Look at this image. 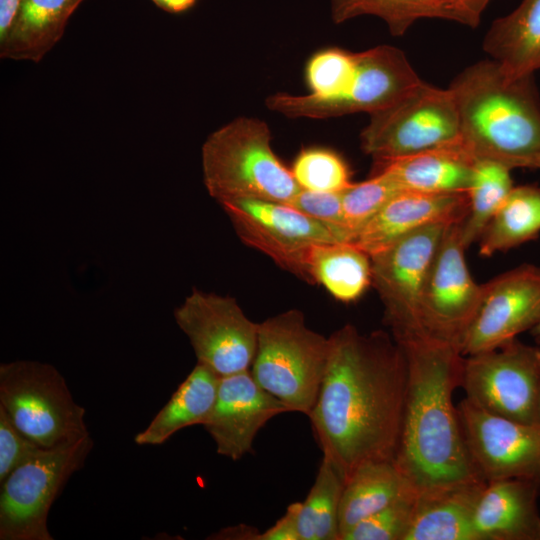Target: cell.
<instances>
[{"mask_svg": "<svg viewBox=\"0 0 540 540\" xmlns=\"http://www.w3.org/2000/svg\"><path fill=\"white\" fill-rule=\"evenodd\" d=\"M269 126L238 117L212 132L201 150L203 182L218 203L260 199L289 203L301 190L272 148Z\"/></svg>", "mask_w": 540, "mask_h": 540, "instance_id": "4", "label": "cell"}, {"mask_svg": "<svg viewBox=\"0 0 540 540\" xmlns=\"http://www.w3.org/2000/svg\"><path fill=\"white\" fill-rule=\"evenodd\" d=\"M220 378L197 363L148 426L136 434L135 443L160 445L183 428L203 425L215 404Z\"/></svg>", "mask_w": 540, "mask_h": 540, "instance_id": "23", "label": "cell"}, {"mask_svg": "<svg viewBox=\"0 0 540 540\" xmlns=\"http://www.w3.org/2000/svg\"><path fill=\"white\" fill-rule=\"evenodd\" d=\"M448 225L421 228L370 256L372 285L382 301L384 321L393 337L425 332L420 317L422 296Z\"/></svg>", "mask_w": 540, "mask_h": 540, "instance_id": "13", "label": "cell"}, {"mask_svg": "<svg viewBox=\"0 0 540 540\" xmlns=\"http://www.w3.org/2000/svg\"><path fill=\"white\" fill-rule=\"evenodd\" d=\"M344 478L323 455L315 481L297 513L299 540H340L339 509Z\"/></svg>", "mask_w": 540, "mask_h": 540, "instance_id": "29", "label": "cell"}, {"mask_svg": "<svg viewBox=\"0 0 540 540\" xmlns=\"http://www.w3.org/2000/svg\"><path fill=\"white\" fill-rule=\"evenodd\" d=\"M393 338L407 367L395 465L417 494L483 480L470 459L453 402L462 380L460 349L426 332Z\"/></svg>", "mask_w": 540, "mask_h": 540, "instance_id": "2", "label": "cell"}, {"mask_svg": "<svg viewBox=\"0 0 540 540\" xmlns=\"http://www.w3.org/2000/svg\"><path fill=\"white\" fill-rule=\"evenodd\" d=\"M402 190L384 173L375 172L369 179L351 183L341 192L345 222L351 242L358 231Z\"/></svg>", "mask_w": 540, "mask_h": 540, "instance_id": "32", "label": "cell"}, {"mask_svg": "<svg viewBox=\"0 0 540 540\" xmlns=\"http://www.w3.org/2000/svg\"><path fill=\"white\" fill-rule=\"evenodd\" d=\"M288 204L330 227L344 242H351L352 237L345 222L341 192L301 189Z\"/></svg>", "mask_w": 540, "mask_h": 540, "instance_id": "35", "label": "cell"}, {"mask_svg": "<svg viewBox=\"0 0 540 540\" xmlns=\"http://www.w3.org/2000/svg\"><path fill=\"white\" fill-rule=\"evenodd\" d=\"M90 435L75 442L41 448L0 484V539L53 540L47 519L69 478L93 449Z\"/></svg>", "mask_w": 540, "mask_h": 540, "instance_id": "8", "label": "cell"}, {"mask_svg": "<svg viewBox=\"0 0 540 540\" xmlns=\"http://www.w3.org/2000/svg\"><path fill=\"white\" fill-rule=\"evenodd\" d=\"M412 494H417L416 490L394 461L359 466L344 484L339 509L340 540L363 519Z\"/></svg>", "mask_w": 540, "mask_h": 540, "instance_id": "24", "label": "cell"}, {"mask_svg": "<svg viewBox=\"0 0 540 540\" xmlns=\"http://www.w3.org/2000/svg\"><path fill=\"white\" fill-rule=\"evenodd\" d=\"M540 482L525 478L486 482L477 500V540H540Z\"/></svg>", "mask_w": 540, "mask_h": 540, "instance_id": "19", "label": "cell"}, {"mask_svg": "<svg viewBox=\"0 0 540 540\" xmlns=\"http://www.w3.org/2000/svg\"><path fill=\"white\" fill-rule=\"evenodd\" d=\"M0 406L15 426L43 448L90 435L85 408L49 363L15 360L0 365Z\"/></svg>", "mask_w": 540, "mask_h": 540, "instance_id": "6", "label": "cell"}, {"mask_svg": "<svg viewBox=\"0 0 540 540\" xmlns=\"http://www.w3.org/2000/svg\"><path fill=\"white\" fill-rule=\"evenodd\" d=\"M284 412H290L288 406L264 390L247 370L220 378L215 404L202 426L216 452L237 461L253 451L260 429Z\"/></svg>", "mask_w": 540, "mask_h": 540, "instance_id": "17", "label": "cell"}, {"mask_svg": "<svg viewBox=\"0 0 540 540\" xmlns=\"http://www.w3.org/2000/svg\"><path fill=\"white\" fill-rule=\"evenodd\" d=\"M179 329L187 336L197 363L219 377L250 370L258 340V326L235 298L194 288L174 310Z\"/></svg>", "mask_w": 540, "mask_h": 540, "instance_id": "11", "label": "cell"}, {"mask_svg": "<svg viewBox=\"0 0 540 540\" xmlns=\"http://www.w3.org/2000/svg\"><path fill=\"white\" fill-rule=\"evenodd\" d=\"M475 158L462 143L376 165L402 191L420 193L468 192Z\"/></svg>", "mask_w": 540, "mask_h": 540, "instance_id": "20", "label": "cell"}, {"mask_svg": "<svg viewBox=\"0 0 540 540\" xmlns=\"http://www.w3.org/2000/svg\"><path fill=\"white\" fill-rule=\"evenodd\" d=\"M362 15L381 18L394 36L403 35L421 18H442L473 27L459 0H332L334 22Z\"/></svg>", "mask_w": 540, "mask_h": 540, "instance_id": "28", "label": "cell"}, {"mask_svg": "<svg viewBox=\"0 0 540 540\" xmlns=\"http://www.w3.org/2000/svg\"><path fill=\"white\" fill-rule=\"evenodd\" d=\"M326 371L308 415L316 440L346 481L361 465L394 461L406 392L401 346L382 330L346 324L330 336Z\"/></svg>", "mask_w": 540, "mask_h": 540, "instance_id": "1", "label": "cell"}, {"mask_svg": "<svg viewBox=\"0 0 540 540\" xmlns=\"http://www.w3.org/2000/svg\"><path fill=\"white\" fill-rule=\"evenodd\" d=\"M510 171V167L497 161L475 160L468 191L469 211L460 224L461 240L466 249L478 241L488 222L513 189Z\"/></svg>", "mask_w": 540, "mask_h": 540, "instance_id": "30", "label": "cell"}, {"mask_svg": "<svg viewBox=\"0 0 540 540\" xmlns=\"http://www.w3.org/2000/svg\"><path fill=\"white\" fill-rule=\"evenodd\" d=\"M260 532L256 529L246 526L238 525L234 527H227L219 530L218 532L210 535L207 539L218 540H258Z\"/></svg>", "mask_w": 540, "mask_h": 540, "instance_id": "39", "label": "cell"}, {"mask_svg": "<svg viewBox=\"0 0 540 540\" xmlns=\"http://www.w3.org/2000/svg\"><path fill=\"white\" fill-rule=\"evenodd\" d=\"M161 9L171 12L179 13L189 9L194 5L196 0H152Z\"/></svg>", "mask_w": 540, "mask_h": 540, "instance_id": "41", "label": "cell"}, {"mask_svg": "<svg viewBox=\"0 0 540 540\" xmlns=\"http://www.w3.org/2000/svg\"><path fill=\"white\" fill-rule=\"evenodd\" d=\"M468 211V192L402 191L358 231L351 243L372 256L421 228L462 221Z\"/></svg>", "mask_w": 540, "mask_h": 540, "instance_id": "18", "label": "cell"}, {"mask_svg": "<svg viewBox=\"0 0 540 540\" xmlns=\"http://www.w3.org/2000/svg\"><path fill=\"white\" fill-rule=\"evenodd\" d=\"M460 224H449L443 234L427 277L420 313L426 333L459 349L482 297V285L475 282L466 263Z\"/></svg>", "mask_w": 540, "mask_h": 540, "instance_id": "15", "label": "cell"}, {"mask_svg": "<svg viewBox=\"0 0 540 540\" xmlns=\"http://www.w3.org/2000/svg\"><path fill=\"white\" fill-rule=\"evenodd\" d=\"M309 283L323 286L336 300L351 303L372 285L369 254L351 242L313 246L307 261Z\"/></svg>", "mask_w": 540, "mask_h": 540, "instance_id": "26", "label": "cell"}, {"mask_svg": "<svg viewBox=\"0 0 540 540\" xmlns=\"http://www.w3.org/2000/svg\"><path fill=\"white\" fill-rule=\"evenodd\" d=\"M356 73V53L328 48L315 53L307 62L305 77L310 94L332 98L344 94Z\"/></svg>", "mask_w": 540, "mask_h": 540, "instance_id": "33", "label": "cell"}, {"mask_svg": "<svg viewBox=\"0 0 540 540\" xmlns=\"http://www.w3.org/2000/svg\"><path fill=\"white\" fill-rule=\"evenodd\" d=\"M463 147L477 159L529 168L540 155V102L533 76L508 78L494 60L479 61L448 88Z\"/></svg>", "mask_w": 540, "mask_h": 540, "instance_id": "3", "label": "cell"}, {"mask_svg": "<svg viewBox=\"0 0 540 540\" xmlns=\"http://www.w3.org/2000/svg\"><path fill=\"white\" fill-rule=\"evenodd\" d=\"M529 168L540 169V155L531 162Z\"/></svg>", "mask_w": 540, "mask_h": 540, "instance_id": "43", "label": "cell"}, {"mask_svg": "<svg viewBox=\"0 0 540 540\" xmlns=\"http://www.w3.org/2000/svg\"><path fill=\"white\" fill-rule=\"evenodd\" d=\"M41 446L23 434L0 406V484L18 466L35 456Z\"/></svg>", "mask_w": 540, "mask_h": 540, "instance_id": "36", "label": "cell"}, {"mask_svg": "<svg viewBox=\"0 0 540 540\" xmlns=\"http://www.w3.org/2000/svg\"><path fill=\"white\" fill-rule=\"evenodd\" d=\"M485 484L478 479L418 494L404 540H477L473 515Z\"/></svg>", "mask_w": 540, "mask_h": 540, "instance_id": "21", "label": "cell"}, {"mask_svg": "<svg viewBox=\"0 0 540 540\" xmlns=\"http://www.w3.org/2000/svg\"><path fill=\"white\" fill-rule=\"evenodd\" d=\"M540 233V187H513L478 239L479 254L490 257L535 239Z\"/></svg>", "mask_w": 540, "mask_h": 540, "instance_id": "27", "label": "cell"}, {"mask_svg": "<svg viewBox=\"0 0 540 540\" xmlns=\"http://www.w3.org/2000/svg\"><path fill=\"white\" fill-rule=\"evenodd\" d=\"M291 172L301 189L318 192H342L351 183L345 160L323 147L302 149L295 157Z\"/></svg>", "mask_w": 540, "mask_h": 540, "instance_id": "31", "label": "cell"}, {"mask_svg": "<svg viewBox=\"0 0 540 540\" xmlns=\"http://www.w3.org/2000/svg\"><path fill=\"white\" fill-rule=\"evenodd\" d=\"M457 410L470 459L484 481L525 478L540 482V425L492 414L466 397Z\"/></svg>", "mask_w": 540, "mask_h": 540, "instance_id": "14", "label": "cell"}, {"mask_svg": "<svg viewBox=\"0 0 540 540\" xmlns=\"http://www.w3.org/2000/svg\"><path fill=\"white\" fill-rule=\"evenodd\" d=\"M329 351V337L310 329L302 311L290 309L259 323L250 371L290 412L308 416L319 394Z\"/></svg>", "mask_w": 540, "mask_h": 540, "instance_id": "5", "label": "cell"}, {"mask_svg": "<svg viewBox=\"0 0 540 540\" xmlns=\"http://www.w3.org/2000/svg\"><path fill=\"white\" fill-rule=\"evenodd\" d=\"M540 321V266L522 264L482 284L476 316L460 352L473 355L501 347Z\"/></svg>", "mask_w": 540, "mask_h": 540, "instance_id": "16", "label": "cell"}, {"mask_svg": "<svg viewBox=\"0 0 540 540\" xmlns=\"http://www.w3.org/2000/svg\"><path fill=\"white\" fill-rule=\"evenodd\" d=\"M84 0H22L15 24L0 44V57L39 62L61 39L66 24Z\"/></svg>", "mask_w": 540, "mask_h": 540, "instance_id": "25", "label": "cell"}, {"mask_svg": "<svg viewBox=\"0 0 540 540\" xmlns=\"http://www.w3.org/2000/svg\"><path fill=\"white\" fill-rule=\"evenodd\" d=\"M300 502L291 503L286 513L274 525L260 532L258 540H299L297 532V513Z\"/></svg>", "mask_w": 540, "mask_h": 540, "instance_id": "37", "label": "cell"}, {"mask_svg": "<svg viewBox=\"0 0 540 540\" xmlns=\"http://www.w3.org/2000/svg\"><path fill=\"white\" fill-rule=\"evenodd\" d=\"M219 204L244 244L307 283L311 248L321 243L344 242L330 227L287 203L233 199Z\"/></svg>", "mask_w": 540, "mask_h": 540, "instance_id": "12", "label": "cell"}, {"mask_svg": "<svg viewBox=\"0 0 540 540\" xmlns=\"http://www.w3.org/2000/svg\"><path fill=\"white\" fill-rule=\"evenodd\" d=\"M461 144L457 107L449 89L422 80L391 105L370 114L360 147L376 165Z\"/></svg>", "mask_w": 540, "mask_h": 540, "instance_id": "7", "label": "cell"}, {"mask_svg": "<svg viewBox=\"0 0 540 540\" xmlns=\"http://www.w3.org/2000/svg\"><path fill=\"white\" fill-rule=\"evenodd\" d=\"M463 9L470 17L473 26L480 22V16L490 0H459Z\"/></svg>", "mask_w": 540, "mask_h": 540, "instance_id": "40", "label": "cell"}, {"mask_svg": "<svg viewBox=\"0 0 540 540\" xmlns=\"http://www.w3.org/2000/svg\"><path fill=\"white\" fill-rule=\"evenodd\" d=\"M460 387L468 400L492 414L540 425V348L516 338L464 356Z\"/></svg>", "mask_w": 540, "mask_h": 540, "instance_id": "10", "label": "cell"}, {"mask_svg": "<svg viewBox=\"0 0 540 540\" xmlns=\"http://www.w3.org/2000/svg\"><path fill=\"white\" fill-rule=\"evenodd\" d=\"M22 0H0V44L10 34L18 17Z\"/></svg>", "mask_w": 540, "mask_h": 540, "instance_id": "38", "label": "cell"}, {"mask_svg": "<svg viewBox=\"0 0 540 540\" xmlns=\"http://www.w3.org/2000/svg\"><path fill=\"white\" fill-rule=\"evenodd\" d=\"M534 341L540 345V321L530 330Z\"/></svg>", "mask_w": 540, "mask_h": 540, "instance_id": "42", "label": "cell"}, {"mask_svg": "<svg viewBox=\"0 0 540 540\" xmlns=\"http://www.w3.org/2000/svg\"><path fill=\"white\" fill-rule=\"evenodd\" d=\"M417 495L404 497L363 519L341 540H404L413 519Z\"/></svg>", "mask_w": 540, "mask_h": 540, "instance_id": "34", "label": "cell"}, {"mask_svg": "<svg viewBox=\"0 0 540 540\" xmlns=\"http://www.w3.org/2000/svg\"><path fill=\"white\" fill-rule=\"evenodd\" d=\"M421 79L405 54L390 45L356 53V73L348 90L332 98L276 93L268 109L291 118L324 119L358 112L372 114L409 92Z\"/></svg>", "mask_w": 540, "mask_h": 540, "instance_id": "9", "label": "cell"}, {"mask_svg": "<svg viewBox=\"0 0 540 540\" xmlns=\"http://www.w3.org/2000/svg\"><path fill=\"white\" fill-rule=\"evenodd\" d=\"M483 48L511 79L540 69V0H523L510 14L493 21Z\"/></svg>", "mask_w": 540, "mask_h": 540, "instance_id": "22", "label": "cell"}]
</instances>
